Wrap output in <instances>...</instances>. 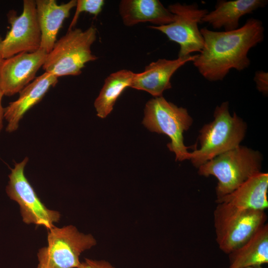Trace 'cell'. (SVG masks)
<instances>
[{"mask_svg": "<svg viewBox=\"0 0 268 268\" xmlns=\"http://www.w3.org/2000/svg\"><path fill=\"white\" fill-rule=\"evenodd\" d=\"M204 45L192 61L200 73L209 81L223 80L230 70L242 71L251 62L248 54L251 49L263 42L262 22L250 18L236 30L216 31L204 27L200 29Z\"/></svg>", "mask_w": 268, "mask_h": 268, "instance_id": "cell-1", "label": "cell"}, {"mask_svg": "<svg viewBox=\"0 0 268 268\" xmlns=\"http://www.w3.org/2000/svg\"><path fill=\"white\" fill-rule=\"evenodd\" d=\"M213 117L199 132L200 148L190 152V160L197 168L240 145L246 134V123L235 112L230 115L228 101L216 107Z\"/></svg>", "mask_w": 268, "mask_h": 268, "instance_id": "cell-2", "label": "cell"}, {"mask_svg": "<svg viewBox=\"0 0 268 268\" xmlns=\"http://www.w3.org/2000/svg\"><path fill=\"white\" fill-rule=\"evenodd\" d=\"M263 156L260 151L239 145L201 165L199 175L217 179L216 200L232 193L253 176L261 172Z\"/></svg>", "mask_w": 268, "mask_h": 268, "instance_id": "cell-3", "label": "cell"}, {"mask_svg": "<svg viewBox=\"0 0 268 268\" xmlns=\"http://www.w3.org/2000/svg\"><path fill=\"white\" fill-rule=\"evenodd\" d=\"M96 35L97 29L94 26L84 31L79 28L68 30L47 54L43 69L58 78L80 74L86 63L98 58L91 50Z\"/></svg>", "mask_w": 268, "mask_h": 268, "instance_id": "cell-4", "label": "cell"}, {"mask_svg": "<svg viewBox=\"0 0 268 268\" xmlns=\"http://www.w3.org/2000/svg\"><path fill=\"white\" fill-rule=\"evenodd\" d=\"M193 120L187 109L178 107L162 96L154 97L145 105L142 124L150 131L167 135V145L175 154L176 161L190 160L191 152L184 142L183 134L192 126Z\"/></svg>", "mask_w": 268, "mask_h": 268, "instance_id": "cell-5", "label": "cell"}, {"mask_svg": "<svg viewBox=\"0 0 268 268\" xmlns=\"http://www.w3.org/2000/svg\"><path fill=\"white\" fill-rule=\"evenodd\" d=\"M267 220L265 211L217 203L213 211V223L218 246L228 255L247 241Z\"/></svg>", "mask_w": 268, "mask_h": 268, "instance_id": "cell-6", "label": "cell"}, {"mask_svg": "<svg viewBox=\"0 0 268 268\" xmlns=\"http://www.w3.org/2000/svg\"><path fill=\"white\" fill-rule=\"evenodd\" d=\"M96 244L90 234L78 231L73 225L49 230L48 246L40 249L37 268H80V254Z\"/></svg>", "mask_w": 268, "mask_h": 268, "instance_id": "cell-7", "label": "cell"}, {"mask_svg": "<svg viewBox=\"0 0 268 268\" xmlns=\"http://www.w3.org/2000/svg\"><path fill=\"white\" fill-rule=\"evenodd\" d=\"M168 9L174 15L173 21L149 28L160 31L170 41L179 45L178 58H187L192 53H200L204 40L198 25L208 11L199 8L196 3L186 4L177 2L169 5Z\"/></svg>", "mask_w": 268, "mask_h": 268, "instance_id": "cell-8", "label": "cell"}, {"mask_svg": "<svg viewBox=\"0 0 268 268\" xmlns=\"http://www.w3.org/2000/svg\"><path fill=\"white\" fill-rule=\"evenodd\" d=\"M29 158L15 163L8 175V184L6 192L9 198L16 201L20 206L23 221L44 226L48 230L55 227L61 214L56 210L49 209L41 201L24 174V168Z\"/></svg>", "mask_w": 268, "mask_h": 268, "instance_id": "cell-9", "label": "cell"}, {"mask_svg": "<svg viewBox=\"0 0 268 268\" xmlns=\"http://www.w3.org/2000/svg\"><path fill=\"white\" fill-rule=\"evenodd\" d=\"M23 11L16 15L14 11L8 14L9 31L1 43L3 59L20 53H33L40 48L41 31L38 23L35 0H24Z\"/></svg>", "mask_w": 268, "mask_h": 268, "instance_id": "cell-10", "label": "cell"}, {"mask_svg": "<svg viewBox=\"0 0 268 268\" xmlns=\"http://www.w3.org/2000/svg\"><path fill=\"white\" fill-rule=\"evenodd\" d=\"M47 55L40 48L33 53H20L3 59L0 63V88L4 95H15L32 82Z\"/></svg>", "mask_w": 268, "mask_h": 268, "instance_id": "cell-11", "label": "cell"}, {"mask_svg": "<svg viewBox=\"0 0 268 268\" xmlns=\"http://www.w3.org/2000/svg\"><path fill=\"white\" fill-rule=\"evenodd\" d=\"M58 78L53 74L45 72L19 92V98L10 102L4 108V119L7 122V132L12 133L18 129L24 115L42 100L51 87L56 85Z\"/></svg>", "mask_w": 268, "mask_h": 268, "instance_id": "cell-12", "label": "cell"}, {"mask_svg": "<svg viewBox=\"0 0 268 268\" xmlns=\"http://www.w3.org/2000/svg\"><path fill=\"white\" fill-rule=\"evenodd\" d=\"M195 55L174 60L159 59L145 67L140 73H134L131 87L147 92L154 97L162 96L163 92L171 88L173 74L186 63L192 62Z\"/></svg>", "mask_w": 268, "mask_h": 268, "instance_id": "cell-13", "label": "cell"}, {"mask_svg": "<svg viewBox=\"0 0 268 268\" xmlns=\"http://www.w3.org/2000/svg\"><path fill=\"white\" fill-rule=\"evenodd\" d=\"M76 0L58 4L55 0H36V9L38 23L41 31L40 49L47 54L57 41V36L64 20L76 6Z\"/></svg>", "mask_w": 268, "mask_h": 268, "instance_id": "cell-14", "label": "cell"}, {"mask_svg": "<svg viewBox=\"0 0 268 268\" xmlns=\"http://www.w3.org/2000/svg\"><path fill=\"white\" fill-rule=\"evenodd\" d=\"M268 2L266 0H218L214 9L208 12L202 18L201 23H208L215 29L235 30L239 28L242 16L265 7Z\"/></svg>", "mask_w": 268, "mask_h": 268, "instance_id": "cell-15", "label": "cell"}, {"mask_svg": "<svg viewBox=\"0 0 268 268\" xmlns=\"http://www.w3.org/2000/svg\"><path fill=\"white\" fill-rule=\"evenodd\" d=\"M119 11L127 26L147 22L161 26L172 22L174 19V14L158 0H123Z\"/></svg>", "mask_w": 268, "mask_h": 268, "instance_id": "cell-16", "label": "cell"}, {"mask_svg": "<svg viewBox=\"0 0 268 268\" xmlns=\"http://www.w3.org/2000/svg\"><path fill=\"white\" fill-rule=\"evenodd\" d=\"M268 174L261 172L215 202L227 203L243 209L265 211L268 207Z\"/></svg>", "mask_w": 268, "mask_h": 268, "instance_id": "cell-17", "label": "cell"}, {"mask_svg": "<svg viewBox=\"0 0 268 268\" xmlns=\"http://www.w3.org/2000/svg\"><path fill=\"white\" fill-rule=\"evenodd\" d=\"M228 268L262 266L268 263V225H262L244 244L228 254Z\"/></svg>", "mask_w": 268, "mask_h": 268, "instance_id": "cell-18", "label": "cell"}, {"mask_svg": "<svg viewBox=\"0 0 268 268\" xmlns=\"http://www.w3.org/2000/svg\"><path fill=\"white\" fill-rule=\"evenodd\" d=\"M134 73L128 69H121L107 76L94 103L97 115L106 118L113 110L116 101L125 89L131 87Z\"/></svg>", "mask_w": 268, "mask_h": 268, "instance_id": "cell-19", "label": "cell"}, {"mask_svg": "<svg viewBox=\"0 0 268 268\" xmlns=\"http://www.w3.org/2000/svg\"><path fill=\"white\" fill-rule=\"evenodd\" d=\"M104 3V0H77L75 14L68 30L73 29L80 13L86 12L96 17L102 10Z\"/></svg>", "mask_w": 268, "mask_h": 268, "instance_id": "cell-20", "label": "cell"}, {"mask_svg": "<svg viewBox=\"0 0 268 268\" xmlns=\"http://www.w3.org/2000/svg\"><path fill=\"white\" fill-rule=\"evenodd\" d=\"M257 90L264 95L268 93V73L263 70L257 71L254 77Z\"/></svg>", "mask_w": 268, "mask_h": 268, "instance_id": "cell-21", "label": "cell"}, {"mask_svg": "<svg viewBox=\"0 0 268 268\" xmlns=\"http://www.w3.org/2000/svg\"><path fill=\"white\" fill-rule=\"evenodd\" d=\"M80 268H115L109 262L104 260H94L85 259L81 263Z\"/></svg>", "mask_w": 268, "mask_h": 268, "instance_id": "cell-22", "label": "cell"}, {"mask_svg": "<svg viewBox=\"0 0 268 268\" xmlns=\"http://www.w3.org/2000/svg\"><path fill=\"white\" fill-rule=\"evenodd\" d=\"M4 96L3 93L0 88V133L3 126V120L4 119V108L2 106V99Z\"/></svg>", "mask_w": 268, "mask_h": 268, "instance_id": "cell-23", "label": "cell"}, {"mask_svg": "<svg viewBox=\"0 0 268 268\" xmlns=\"http://www.w3.org/2000/svg\"><path fill=\"white\" fill-rule=\"evenodd\" d=\"M2 39L0 37V63L1 61L3 59L2 57V53H1V43H2Z\"/></svg>", "mask_w": 268, "mask_h": 268, "instance_id": "cell-24", "label": "cell"}, {"mask_svg": "<svg viewBox=\"0 0 268 268\" xmlns=\"http://www.w3.org/2000/svg\"><path fill=\"white\" fill-rule=\"evenodd\" d=\"M246 268H263L262 266L250 267Z\"/></svg>", "mask_w": 268, "mask_h": 268, "instance_id": "cell-25", "label": "cell"}]
</instances>
